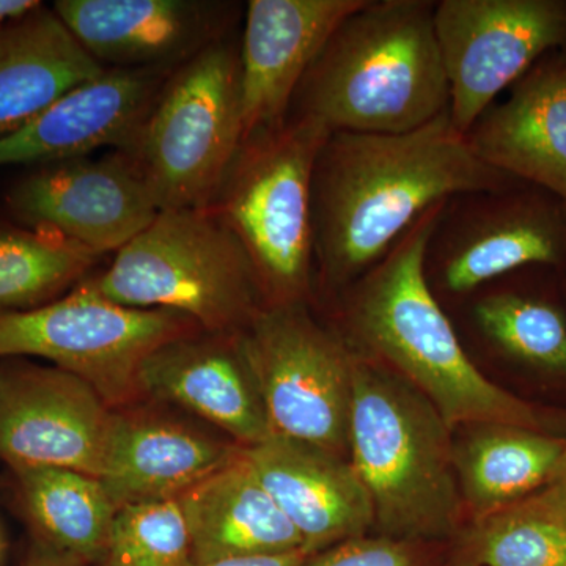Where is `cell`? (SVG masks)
<instances>
[{"mask_svg":"<svg viewBox=\"0 0 566 566\" xmlns=\"http://www.w3.org/2000/svg\"><path fill=\"white\" fill-rule=\"evenodd\" d=\"M517 182L475 155L449 111L408 133H331L312 178L314 285L340 293L434 205Z\"/></svg>","mask_w":566,"mask_h":566,"instance_id":"6da1fadb","label":"cell"},{"mask_svg":"<svg viewBox=\"0 0 566 566\" xmlns=\"http://www.w3.org/2000/svg\"><path fill=\"white\" fill-rule=\"evenodd\" d=\"M446 202L424 212L381 262L335 294L331 327L354 353L415 387L453 431L505 423L566 436V409L528 401L476 367L431 292L424 248Z\"/></svg>","mask_w":566,"mask_h":566,"instance_id":"7a4b0ae2","label":"cell"},{"mask_svg":"<svg viewBox=\"0 0 566 566\" xmlns=\"http://www.w3.org/2000/svg\"><path fill=\"white\" fill-rule=\"evenodd\" d=\"M431 0H365L297 87L290 114L327 132L400 134L449 111Z\"/></svg>","mask_w":566,"mask_h":566,"instance_id":"3957f363","label":"cell"},{"mask_svg":"<svg viewBox=\"0 0 566 566\" xmlns=\"http://www.w3.org/2000/svg\"><path fill=\"white\" fill-rule=\"evenodd\" d=\"M453 434L415 387L354 353L349 461L370 497L371 534L452 546L468 524Z\"/></svg>","mask_w":566,"mask_h":566,"instance_id":"277c9868","label":"cell"},{"mask_svg":"<svg viewBox=\"0 0 566 566\" xmlns=\"http://www.w3.org/2000/svg\"><path fill=\"white\" fill-rule=\"evenodd\" d=\"M91 281L114 303L177 312L210 334L243 333L268 307L248 252L211 208L159 211Z\"/></svg>","mask_w":566,"mask_h":566,"instance_id":"5b68a950","label":"cell"},{"mask_svg":"<svg viewBox=\"0 0 566 566\" xmlns=\"http://www.w3.org/2000/svg\"><path fill=\"white\" fill-rule=\"evenodd\" d=\"M329 134L292 115L252 133L208 207L248 252L268 305L308 304L314 293L312 178Z\"/></svg>","mask_w":566,"mask_h":566,"instance_id":"8992f818","label":"cell"},{"mask_svg":"<svg viewBox=\"0 0 566 566\" xmlns=\"http://www.w3.org/2000/svg\"><path fill=\"white\" fill-rule=\"evenodd\" d=\"M244 140L240 52L223 36L182 63L122 151L159 211L208 208Z\"/></svg>","mask_w":566,"mask_h":566,"instance_id":"52a82bcc","label":"cell"},{"mask_svg":"<svg viewBox=\"0 0 566 566\" xmlns=\"http://www.w3.org/2000/svg\"><path fill=\"white\" fill-rule=\"evenodd\" d=\"M197 333L203 331L189 316L114 303L87 279L50 304L0 314V359L50 360L122 411L142 397L137 376L148 354Z\"/></svg>","mask_w":566,"mask_h":566,"instance_id":"ba28073f","label":"cell"},{"mask_svg":"<svg viewBox=\"0 0 566 566\" xmlns=\"http://www.w3.org/2000/svg\"><path fill=\"white\" fill-rule=\"evenodd\" d=\"M241 344L273 434L349 458L353 349L308 304L268 305Z\"/></svg>","mask_w":566,"mask_h":566,"instance_id":"9c48e42d","label":"cell"},{"mask_svg":"<svg viewBox=\"0 0 566 566\" xmlns=\"http://www.w3.org/2000/svg\"><path fill=\"white\" fill-rule=\"evenodd\" d=\"M534 266H566V207L526 182L447 200L424 248V277L438 301L464 300Z\"/></svg>","mask_w":566,"mask_h":566,"instance_id":"30bf717a","label":"cell"},{"mask_svg":"<svg viewBox=\"0 0 566 566\" xmlns=\"http://www.w3.org/2000/svg\"><path fill=\"white\" fill-rule=\"evenodd\" d=\"M434 32L464 136L505 88L566 44L564 0H441Z\"/></svg>","mask_w":566,"mask_h":566,"instance_id":"8fae6325","label":"cell"},{"mask_svg":"<svg viewBox=\"0 0 566 566\" xmlns=\"http://www.w3.org/2000/svg\"><path fill=\"white\" fill-rule=\"evenodd\" d=\"M115 409L80 376L0 359V463L103 471Z\"/></svg>","mask_w":566,"mask_h":566,"instance_id":"7c38bea8","label":"cell"},{"mask_svg":"<svg viewBox=\"0 0 566 566\" xmlns=\"http://www.w3.org/2000/svg\"><path fill=\"white\" fill-rule=\"evenodd\" d=\"M11 214L102 256L144 232L158 207L134 164L122 151L44 164L7 193Z\"/></svg>","mask_w":566,"mask_h":566,"instance_id":"4fadbf2b","label":"cell"},{"mask_svg":"<svg viewBox=\"0 0 566 566\" xmlns=\"http://www.w3.org/2000/svg\"><path fill=\"white\" fill-rule=\"evenodd\" d=\"M55 13L104 69L174 71L226 36L230 7L199 0H59Z\"/></svg>","mask_w":566,"mask_h":566,"instance_id":"5bb4252c","label":"cell"},{"mask_svg":"<svg viewBox=\"0 0 566 566\" xmlns=\"http://www.w3.org/2000/svg\"><path fill=\"white\" fill-rule=\"evenodd\" d=\"M365 0H251L240 48L244 139L289 117L324 44Z\"/></svg>","mask_w":566,"mask_h":566,"instance_id":"9a60e30c","label":"cell"},{"mask_svg":"<svg viewBox=\"0 0 566 566\" xmlns=\"http://www.w3.org/2000/svg\"><path fill=\"white\" fill-rule=\"evenodd\" d=\"M240 334L197 333L159 346L140 365L142 397L180 406L243 449L266 441L273 431Z\"/></svg>","mask_w":566,"mask_h":566,"instance_id":"2e32d148","label":"cell"},{"mask_svg":"<svg viewBox=\"0 0 566 566\" xmlns=\"http://www.w3.org/2000/svg\"><path fill=\"white\" fill-rule=\"evenodd\" d=\"M172 71L107 69L0 139V166H44L123 150Z\"/></svg>","mask_w":566,"mask_h":566,"instance_id":"e0dca14e","label":"cell"},{"mask_svg":"<svg viewBox=\"0 0 566 566\" xmlns=\"http://www.w3.org/2000/svg\"><path fill=\"white\" fill-rule=\"evenodd\" d=\"M243 452L308 557L371 534L370 497L349 458L277 434Z\"/></svg>","mask_w":566,"mask_h":566,"instance_id":"ac0fdd59","label":"cell"},{"mask_svg":"<svg viewBox=\"0 0 566 566\" xmlns=\"http://www.w3.org/2000/svg\"><path fill=\"white\" fill-rule=\"evenodd\" d=\"M465 139L488 166L566 207V54L553 52L532 66Z\"/></svg>","mask_w":566,"mask_h":566,"instance_id":"d6986e66","label":"cell"},{"mask_svg":"<svg viewBox=\"0 0 566 566\" xmlns=\"http://www.w3.org/2000/svg\"><path fill=\"white\" fill-rule=\"evenodd\" d=\"M241 447L159 417L115 412L99 480L122 506L178 499Z\"/></svg>","mask_w":566,"mask_h":566,"instance_id":"ffe728a7","label":"cell"},{"mask_svg":"<svg viewBox=\"0 0 566 566\" xmlns=\"http://www.w3.org/2000/svg\"><path fill=\"white\" fill-rule=\"evenodd\" d=\"M178 499L191 535L192 564L304 551L243 449Z\"/></svg>","mask_w":566,"mask_h":566,"instance_id":"44dd1931","label":"cell"},{"mask_svg":"<svg viewBox=\"0 0 566 566\" xmlns=\"http://www.w3.org/2000/svg\"><path fill=\"white\" fill-rule=\"evenodd\" d=\"M102 63L40 3L0 24V139L18 132L66 93L102 76Z\"/></svg>","mask_w":566,"mask_h":566,"instance_id":"7402d4cb","label":"cell"},{"mask_svg":"<svg viewBox=\"0 0 566 566\" xmlns=\"http://www.w3.org/2000/svg\"><path fill=\"white\" fill-rule=\"evenodd\" d=\"M453 457L469 523L542 490L564 457L566 436L505 423L458 428Z\"/></svg>","mask_w":566,"mask_h":566,"instance_id":"603a6c76","label":"cell"},{"mask_svg":"<svg viewBox=\"0 0 566 566\" xmlns=\"http://www.w3.org/2000/svg\"><path fill=\"white\" fill-rule=\"evenodd\" d=\"M468 297L472 326L491 353L542 389L566 394V305L545 289L504 277Z\"/></svg>","mask_w":566,"mask_h":566,"instance_id":"cb8c5ba5","label":"cell"},{"mask_svg":"<svg viewBox=\"0 0 566 566\" xmlns=\"http://www.w3.org/2000/svg\"><path fill=\"white\" fill-rule=\"evenodd\" d=\"M7 474L11 502L35 542L84 565L103 564L118 510L102 480L51 465H17Z\"/></svg>","mask_w":566,"mask_h":566,"instance_id":"d4e9b609","label":"cell"},{"mask_svg":"<svg viewBox=\"0 0 566 566\" xmlns=\"http://www.w3.org/2000/svg\"><path fill=\"white\" fill-rule=\"evenodd\" d=\"M98 259L59 234L0 226V314L59 300L84 281Z\"/></svg>","mask_w":566,"mask_h":566,"instance_id":"484cf974","label":"cell"},{"mask_svg":"<svg viewBox=\"0 0 566 566\" xmlns=\"http://www.w3.org/2000/svg\"><path fill=\"white\" fill-rule=\"evenodd\" d=\"M450 558L468 566H566V523L515 504L465 524Z\"/></svg>","mask_w":566,"mask_h":566,"instance_id":"4316f807","label":"cell"},{"mask_svg":"<svg viewBox=\"0 0 566 566\" xmlns=\"http://www.w3.org/2000/svg\"><path fill=\"white\" fill-rule=\"evenodd\" d=\"M103 564L191 566V535L180 499L122 506Z\"/></svg>","mask_w":566,"mask_h":566,"instance_id":"83f0119b","label":"cell"},{"mask_svg":"<svg viewBox=\"0 0 566 566\" xmlns=\"http://www.w3.org/2000/svg\"><path fill=\"white\" fill-rule=\"evenodd\" d=\"M449 556L450 545L367 534L327 547L301 566H446Z\"/></svg>","mask_w":566,"mask_h":566,"instance_id":"f1b7e54d","label":"cell"},{"mask_svg":"<svg viewBox=\"0 0 566 566\" xmlns=\"http://www.w3.org/2000/svg\"><path fill=\"white\" fill-rule=\"evenodd\" d=\"M516 505L534 515L566 523V449L546 485Z\"/></svg>","mask_w":566,"mask_h":566,"instance_id":"f546056e","label":"cell"},{"mask_svg":"<svg viewBox=\"0 0 566 566\" xmlns=\"http://www.w3.org/2000/svg\"><path fill=\"white\" fill-rule=\"evenodd\" d=\"M307 558L304 551H294V553L279 554V556L226 558L211 564H191V566H301Z\"/></svg>","mask_w":566,"mask_h":566,"instance_id":"4dcf8cb0","label":"cell"},{"mask_svg":"<svg viewBox=\"0 0 566 566\" xmlns=\"http://www.w3.org/2000/svg\"><path fill=\"white\" fill-rule=\"evenodd\" d=\"M22 566H85L76 558L66 556V554L59 553L52 547L44 545V543L35 542L28 557H25L24 565Z\"/></svg>","mask_w":566,"mask_h":566,"instance_id":"1f68e13d","label":"cell"},{"mask_svg":"<svg viewBox=\"0 0 566 566\" xmlns=\"http://www.w3.org/2000/svg\"><path fill=\"white\" fill-rule=\"evenodd\" d=\"M36 0H0V24L39 7Z\"/></svg>","mask_w":566,"mask_h":566,"instance_id":"d6a6232c","label":"cell"},{"mask_svg":"<svg viewBox=\"0 0 566 566\" xmlns=\"http://www.w3.org/2000/svg\"><path fill=\"white\" fill-rule=\"evenodd\" d=\"M446 566H468V565L458 564V562L452 560V558H450V556H449V560H447V565Z\"/></svg>","mask_w":566,"mask_h":566,"instance_id":"836d02e7","label":"cell"},{"mask_svg":"<svg viewBox=\"0 0 566 566\" xmlns=\"http://www.w3.org/2000/svg\"><path fill=\"white\" fill-rule=\"evenodd\" d=\"M96 566H107V565H106V564H98V565H96Z\"/></svg>","mask_w":566,"mask_h":566,"instance_id":"e575fe53","label":"cell"}]
</instances>
